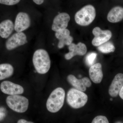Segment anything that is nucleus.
<instances>
[{
	"instance_id": "nucleus-7",
	"label": "nucleus",
	"mask_w": 123,
	"mask_h": 123,
	"mask_svg": "<svg viewBox=\"0 0 123 123\" xmlns=\"http://www.w3.org/2000/svg\"><path fill=\"white\" fill-rule=\"evenodd\" d=\"M27 43L26 35L22 32H17L8 39L6 43V47L7 50H11Z\"/></svg>"
},
{
	"instance_id": "nucleus-13",
	"label": "nucleus",
	"mask_w": 123,
	"mask_h": 123,
	"mask_svg": "<svg viewBox=\"0 0 123 123\" xmlns=\"http://www.w3.org/2000/svg\"><path fill=\"white\" fill-rule=\"evenodd\" d=\"M123 86V74H118L115 77L110 86L109 94L112 97H117Z\"/></svg>"
},
{
	"instance_id": "nucleus-18",
	"label": "nucleus",
	"mask_w": 123,
	"mask_h": 123,
	"mask_svg": "<svg viewBox=\"0 0 123 123\" xmlns=\"http://www.w3.org/2000/svg\"><path fill=\"white\" fill-rule=\"evenodd\" d=\"M98 50L103 53H108L114 52L115 48L112 42H107L98 46Z\"/></svg>"
},
{
	"instance_id": "nucleus-5",
	"label": "nucleus",
	"mask_w": 123,
	"mask_h": 123,
	"mask_svg": "<svg viewBox=\"0 0 123 123\" xmlns=\"http://www.w3.org/2000/svg\"><path fill=\"white\" fill-rule=\"evenodd\" d=\"M6 103L10 109L18 113L25 112L29 106L28 99L19 95L8 96L6 98Z\"/></svg>"
},
{
	"instance_id": "nucleus-25",
	"label": "nucleus",
	"mask_w": 123,
	"mask_h": 123,
	"mask_svg": "<svg viewBox=\"0 0 123 123\" xmlns=\"http://www.w3.org/2000/svg\"><path fill=\"white\" fill-rule=\"evenodd\" d=\"M33 1L37 5H41L44 2V0H33Z\"/></svg>"
},
{
	"instance_id": "nucleus-6",
	"label": "nucleus",
	"mask_w": 123,
	"mask_h": 123,
	"mask_svg": "<svg viewBox=\"0 0 123 123\" xmlns=\"http://www.w3.org/2000/svg\"><path fill=\"white\" fill-rule=\"evenodd\" d=\"M94 37L92 40V45L98 47L104 43L108 42L112 37L111 31L108 30H102L99 27H95L92 31Z\"/></svg>"
},
{
	"instance_id": "nucleus-20",
	"label": "nucleus",
	"mask_w": 123,
	"mask_h": 123,
	"mask_svg": "<svg viewBox=\"0 0 123 123\" xmlns=\"http://www.w3.org/2000/svg\"><path fill=\"white\" fill-rule=\"evenodd\" d=\"M97 54L95 52H92L89 53L86 57V63L88 66H91L93 65L96 60Z\"/></svg>"
},
{
	"instance_id": "nucleus-22",
	"label": "nucleus",
	"mask_w": 123,
	"mask_h": 123,
	"mask_svg": "<svg viewBox=\"0 0 123 123\" xmlns=\"http://www.w3.org/2000/svg\"><path fill=\"white\" fill-rule=\"evenodd\" d=\"M92 123H109V122L105 116L100 115L95 117Z\"/></svg>"
},
{
	"instance_id": "nucleus-2",
	"label": "nucleus",
	"mask_w": 123,
	"mask_h": 123,
	"mask_svg": "<svg viewBox=\"0 0 123 123\" xmlns=\"http://www.w3.org/2000/svg\"><path fill=\"white\" fill-rule=\"evenodd\" d=\"M65 91L63 88L59 87L52 91L49 97L46 107L49 111L52 113L58 112L64 105Z\"/></svg>"
},
{
	"instance_id": "nucleus-12",
	"label": "nucleus",
	"mask_w": 123,
	"mask_h": 123,
	"mask_svg": "<svg viewBox=\"0 0 123 123\" xmlns=\"http://www.w3.org/2000/svg\"><path fill=\"white\" fill-rule=\"evenodd\" d=\"M68 46L69 52L65 55V58L67 60L71 59L77 55H84L87 52L86 46L83 43L80 42L77 44L72 43Z\"/></svg>"
},
{
	"instance_id": "nucleus-15",
	"label": "nucleus",
	"mask_w": 123,
	"mask_h": 123,
	"mask_svg": "<svg viewBox=\"0 0 123 123\" xmlns=\"http://www.w3.org/2000/svg\"><path fill=\"white\" fill-rule=\"evenodd\" d=\"M107 19L112 23L121 21L123 19V7L118 6L112 8L108 14Z\"/></svg>"
},
{
	"instance_id": "nucleus-10",
	"label": "nucleus",
	"mask_w": 123,
	"mask_h": 123,
	"mask_svg": "<svg viewBox=\"0 0 123 123\" xmlns=\"http://www.w3.org/2000/svg\"><path fill=\"white\" fill-rule=\"evenodd\" d=\"M67 80L74 88L83 92L86 90V88L90 87L92 85L90 80L86 77L78 79L74 75H70L67 77Z\"/></svg>"
},
{
	"instance_id": "nucleus-27",
	"label": "nucleus",
	"mask_w": 123,
	"mask_h": 123,
	"mask_svg": "<svg viewBox=\"0 0 123 123\" xmlns=\"http://www.w3.org/2000/svg\"><path fill=\"white\" fill-rule=\"evenodd\" d=\"M116 123H121V122H120V121H118V122H116Z\"/></svg>"
},
{
	"instance_id": "nucleus-14",
	"label": "nucleus",
	"mask_w": 123,
	"mask_h": 123,
	"mask_svg": "<svg viewBox=\"0 0 123 123\" xmlns=\"http://www.w3.org/2000/svg\"><path fill=\"white\" fill-rule=\"evenodd\" d=\"M89 75L94 83L97 84L101 83L103 76L101 64L97 63L91 66L89 70Z\"/></svg>"
},
{
	"instance_id": "nucleus-3",
	"label": "nucleus",
	"mask_w": 123,
	"mask_h": 123,
	"mask_svg": "<svg viewBox=\"0 0 123 123\" xmlns=\"http://www.w3.org/2000/svg\"><path fill=\"white\" fill-rule=\"evenodd\" d=\"M96 10L92 5H87L76 13L75 22L82 26L89 25L94 20L96 17Z\"/></svg>"
},
{
	"instance_id": "nucleus-8",
	"label": "nucleus",
	"mask_w": 123,
	"mask_h": 123,
	"mask_svg": "<svg viewBox=\"0 0 123 123\" xmlns=\"http://www.w3.org/2000/svg\"><path fill=\"white\" fill-rule=\"evenodd\" d=\"M31 21L28 14L24 12L18 13L16 16L14 24V30L17 32H22L28 29Z\"/></svg>"
},
{
	"instance_id": "nucleus-23",
	"label": "nucleus",
	"mask_w": 123,
	"mask_h": 123,
	"mask_svg": "<svg viewBox=\"0 0 123 123\" xmlns=\"http://www.w3.org/2000/svg\"><path fill=\"white\" fill-rule=\"evenodd\" d=\"M20 0H0V4L7 5L11 6L17 4Z\"/></svg>"
},
{
	"instance_id": "nucleus-16",
	"label": "nucleus",
	"mask_w": 123,
	"mask_h": 123,
	"mask_svg": "<svg viewBox=\"0 0 123 123\" xmlns=\"http://www.w3.org/2000/svg\"><path fill=\"white\" fill-rule=\"evenodd\" d=\"M14 30V24L11 20L7 19L0 23V36L3 38H8Z\"/></svg>"
},
{
	"instance_id": "nucleus-4",
	"label": "nucleus",
	"mask_w": 123,
	"mask_h": 123,
	"mask_svg": "<svg viewBox=\"0 0 123 123\" xmlns=\"http://www.w3.org/2000/svg\"><path fill=\"white\" fill-rule=\"evenodd\" d=\"M66 100L68 104L74 109L83 107L87 103L88 97L82 91L75 88H71L67 94Z\"/></svg>"
},
{
	"instance_id": "nucleus-28",
	"label": "nucleus",
	"mask_w": 123,
	"mask_h": 123,
	"mask_svg": "<svg viewBox=\"0 0 123 123\" xmlns=\"http://www.w3.org/2000/svg\"><path fill=\"white\" fill-rule=\"evenodd\" d=\"M113 100L112 98H111V99H110V100H111V101H112V100Z\"/></svg>"
},
{
	"instance_id": "nucleus-19",
	"label": "nucleus",
	"mask_w": 123,
	"mask_h": 123,
	"mask_svg": "<svg viewBox=\"0 0 123 123\" xmlns=\"http://www.w3.org/2000/svg\"><path fill=\"white\" fill-rule=\"evenodd\" d=\"M73 40V38L70 35L66 37L63 38L59 40L57 47L58 48L61 49L63 48L65 45L69 46L72 43Z\"/></svg>"
},
{
	"instance_id": "nucleus-9",
	"label": "nucleus",
	"mask_w": 123,
	"mask_h": 123,
	"mask_svg": "<svg viewBox=\"0 0 123 123\" xmlns=\"http://www.w3.org/2000/svg\"><path fill=\"white\" fill-rule=\"evenodd\" d=\"M70 20L68 14L61 13L56 15L54 18L52 26V30L55 32L66 29Z\"/></svg>"
},
{
	"instance_id": "nucleus-21",
	"label": "nucleus",
	"mask_w": 123,
	"mask_h": 123,
	"mask_svg": "<svg viewBox=\"0 0 123 123\" xmlns=\"http://www.w3.org/2000/svg\"><path fill=\"white\" fill-rule=\"evenodd\" d=\"M70 35V31L68 29H65L64 30L57 31L55 34V36L56 38L59 40L63 38L66 37Z\"/></svg>"
},
{
	"instance_id": "nucleus-26",
	"label": "nucleus",
	"mask_w": 123,
	"mask_h": 123,
	"mask_svg": "<svg viewBox=\"0 0 123 123\" xmlns=\"http://www.w3.org/2000/svg\"><path fill=\"white\" fill-rule=\"evenodd\" d=\"M119 95L121 99H123V86L119 93Z\"/></svg>"
},
{
	"instance_id": "nucleus-17",
	"label": "nucleus",
	"mask_w": 123,
	"mask_h": 123,
	"mask_svg": "<svg viewBox=\"0 0 123 123\" xmlns=\"http://www.w3.org/2000/svg\"><path fill=\"white\" fill-rule=\"evenodd\" d=\"M14 68L11 65L4 63L0 64V80L6 79L13 74Z\"/></svg>"
},
{
	"instance_id": "nucleus-1",
	"label": "nucleus",
	"mask_w": 123,
	"mask_h": 123,
	"mask_svg": "<svg viewBox=\"0 0 123 123\" xmlns=\"http://www.w3.org/2000/svg\"><path fill=\"white\" fill-rule=\"evenodd\" d=\"M33 62L36 70L40 74H46L50 68V56L47 52L44 49H38L35 52Z\"/></svg>"
},
{
	"instance_id": "nucleus-11",
	"label": "nucleus",
	"mask_w": 123,
	"mask_h": 123,
	"mask_svg": "<svg viewBox=\"0 0 123 123\" xmlns=\"http://www.w3.org/2000/svg\"><path fill=\"white\" fill-rule=\"evenodd\" d=\"M0 88L3 93L10 95L22 94L24 92V88L21 86L8 81L2 82Z\"/></svg>"
},
{
	"instance_id": "nucleus-24",
	"label": "nucleus",
	"mask_w": 123,
	"mask_h": 123,
	"mask_svg": "<svg viewBox=\"0 0 123 123\" xmlns=\"http://www.w3.org/2000/svg\"><path fill=\"white\" fill-rule=\"evenodd\" d=\"M17 123H34L31 121H27L25 119H21L18 121Z\"/></svg>"
}]
</instances>
